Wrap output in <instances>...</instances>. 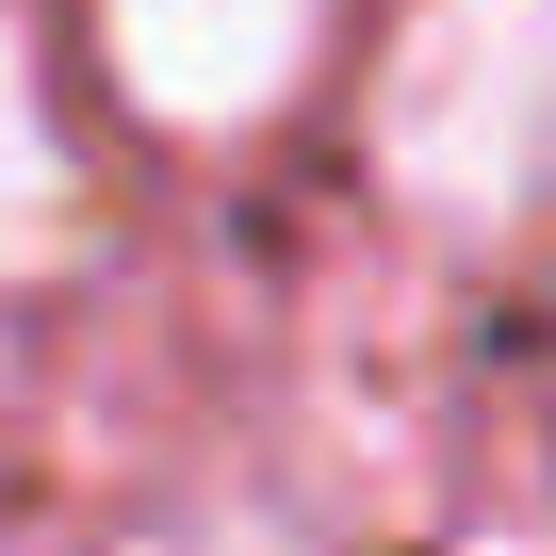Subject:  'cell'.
I'll use <instances>...</instances> for the list:
<instances>
[{
  "label": "cell",
  "instance_id": "6da1fadb",
  "mask_svg": "<svg viewBox=\"0 0 556 556\" xmlns=\"http://www.w3.org/2000/svg\"><path fill=\"white\" fill-rule=\"evenodd\" d=\"M377 164L442 229L556 213V0H442L377 99Z\"/></svg>",
  "mask_w": 556,
  "mask_h": 556
},
{
  "label": "cell",
  "instance_id": "7a4b0ae2",
  "mask_svg": "<svg viewBox=\"0 0 556 556\" xmlns=\"http://www.w3.org/2000/svg\"><path fill=\"white\" fill-rule=\"evenodd\" d=\"M99 34H115V83L164 131H245L278 83L312 66L328 0H99Z\"/></svg>",
  "mask_w": 556,
  "mask_h": 556
},
{
  "label": "cell",
  "instance_id": "3957f363",
  "mask_svg": "<svg viewBox=\"0 0 556 556\" xmlns=\"http://www.w3.org/2000/svg\"><path fill=\"white\" fill-rule=\"evenodd\" d=\"M66 229H83V180H66V131L34 99L17 17H0V278H17V262H66Z\"/></svg>",
  "mask_w": 556,
  "mask_h": 556
},
{
  "label": "cell",
  "instance_id": "277c9868",
  "mask_svg": "<svg viewBox=\"0 0 556 556\" xmlns=\"http://www.w3.org/2000/svg\"><path fill=\"white\" fill-rule=\"evenodd\" d=\"M164 556H278L262 523H197V540H164Z\"/></svg>",
  "mask_w": 556,
  "mask_h": 556
}]
</instances>
